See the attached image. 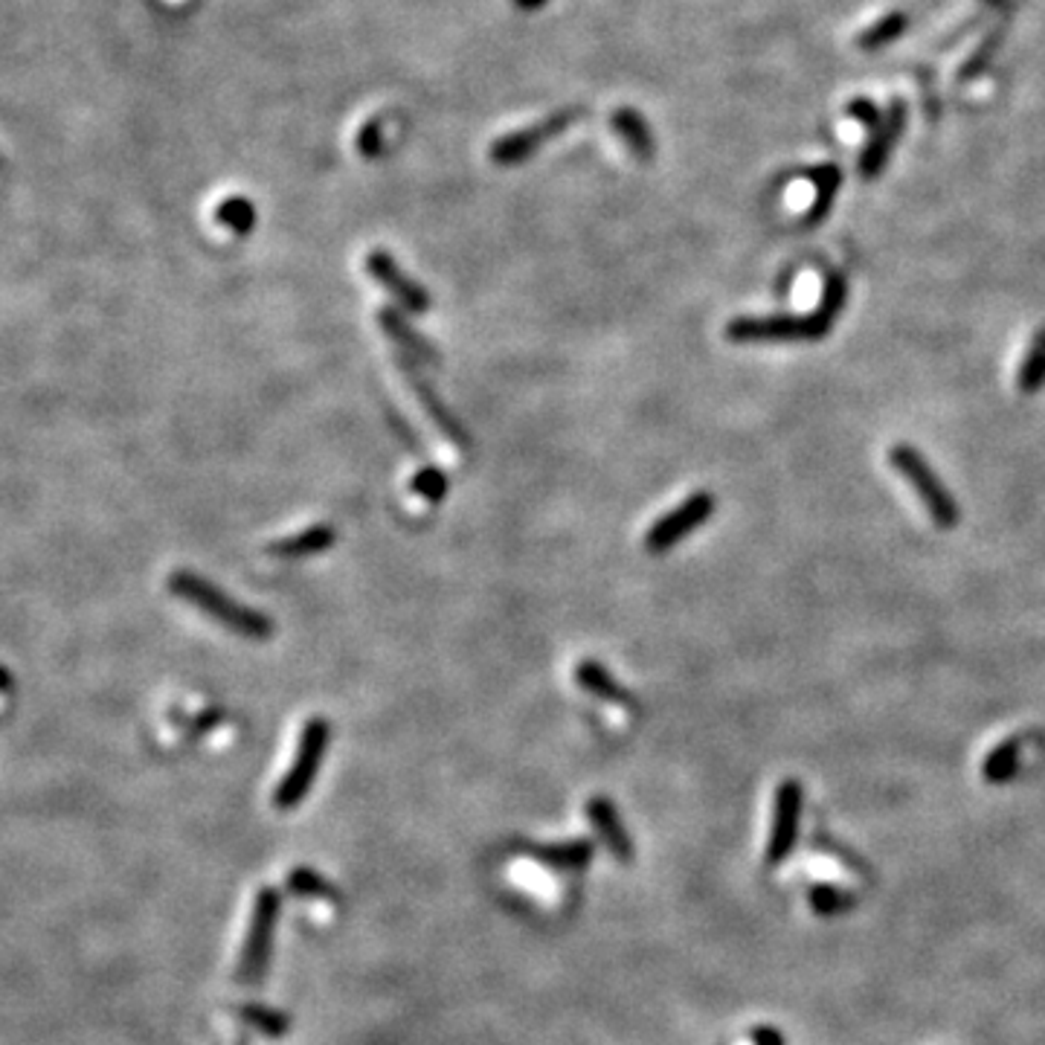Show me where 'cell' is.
Returning a JSON list of instances; mask_svg holds the SVG:
<instances>
[{"label":"cell","instance_id":"cell-33","mask_svg":"<svg viewBox=\"0 0 1045 1045\" xmlns=\"http://www.w3.org/2000/svg\"><path fill=\"white\" fill-rule=\"evenodd\" d=\"M0 169H3V157H0Z\"/></svg>","mask_w":1045,"mask_h":1045},{"label":"cell","instance_id":"cell-27","mask_svg":"<svg viewBox=\"0 0 1045 1045\" xmlns=\"http://www.w3.org/2000/svg\"><path fill=\"white\" fill-rule=\"evenodd\" d=\"M811 903L819 915H834L839 909H846L848 898L839 889H834V886H816V889L811 891Z\"/></svg>","mask_w":1045,"mask_h":1045},{"label":"cell","instance_id":"cell-30","mask_svg":"<svg viewBox=\"0 0 1045 1045\" xmlns=\"http://www.w3.org/2000/svg\"><path fill=\"white\" fill-rule=\"evenodd\" d=\"M514 3H518V9H523V12H537V9H544L549 0H514Z\"/></svg>","mask_w":1045,"mask_h":1045},{"label":"cell","instance_id":"cell-6","mask_svg":"<svg viewBox=\"0 0 1045 1045\" xmlns=\"http://www.w3.org/2000/svg\"><path fill=\"white\" fill-rule=\"evenodd\" d=\"M279 912H282V900L274 886L259 889L256 900H253V915L251 929L244 938L242 959H239V982L242 985H262L265 970L270 964V950H274V933H277Z\"/></svg>","mask_w":1045,"mask_h":1045},{"label":"cell","instance_id":"cell-18","mask_svg":"<svg viewBox=\"0 0 1045 1045\" xmlns=\"http://www.w3.org/2000/svg\"><path fill=\"white\" fill-rule=\"evenodd\" d=\"M532 854L540 863L561 868V872H581L593 860V842L590 839H570V842H558V846H540Z\"/></svg>","mask_w":1045,"mask_h":1045},{"label":"cell","instance_id":"cell-3","mask_svg":"<svg viewBox=\"0 0 1045 1045\" xmlns=\"http://www.w3.org/2000/svg\"><path fill=\"white\" fill-rule=\"evenodd\" d=\"M331 741V726L326 717H312L300 732V743H296L294 761L282 776V781L274 790V807L277 811H294L296 804L305 802V795L312 793L320 764L329 752Z\"/></svg>","mask_w":1045,"mask_h":1045},{"label":"cell","instance_id":"cell-8","mask_svg":"<svg viewBox=\"0 0 1045 1045\" xmlns=\"http://www.w3.org/2000/svg\"><path fill=\"white\" fill-rule=\"evenodd\" d=\"M363 268L401 308L413 314L430 312V294L398 265L396 256H389L387 251H369L363 259Z\"/></svg>","mask_w":1045,"mask_h":1045},{"label":"cell","instance_id":"cell-16","mask_svg":"<svg viewBox=\"0 0 1045 1045\" xmlns=\"http://www.w3.org/2000/svg\"><path fill=\"white\" fill-rule=\"evenodd\" d=\"M338 544V532L329 523H317V526H308L303 532H296V535L285 537V540H277V544L268 546L270 555H277V558H312V555H320L326 549Z\"/></svg>","mask_w":1045,"mask_h":1045},{"label":"cell","instance_id":"cell-11","mask_svg":"<svg viewBox=\"0 0 1045 1045\" xmlns=\"http://www.w3.org/2000/svg\"><path fill=\"white\" fill-rule=\"evenodd\" d=\"M401 372H404V380L410 384V389H413L415 401L424 406L427 418H430V422L436 424V427H439L445 436H448L450 445H457L459 450H465L467 448L465 427L457 422V415L450 413V406L445 404L439 396H436V389H433L430 384L424 380V375L418 372V366L406 361V357H401Z\"/></svg>","mask_w":1045,"mask_h":1045},{"label":"cell","instance_id":"cell-13","mask_svg":"<svg viewBox=\"0 0 1045 1045\" xmlns=\"http://www.w3.org/2000/svg\"><path fill=\"white\" fill-rule=\"evenodd\" d=\"M610 125H613V131L619 134L624 148H628L636 160L651 163V160L657 157V137H654V129H651L648 120L642 117V111L622 105V108H616V111L610 113Z\"/></svg>","mask_w":1045,"mask_h":1045},{"label":"cell","instance_id":"cell-1","mask_svg":"<svg viewBox=\"0 0 1045 1045\" xmlns=\"http://www.w3.org/2000/svg\"><path fill=\"white\" fill-rule=\"evenodd\" d=\"M848 282L834 270L825 279L819 305L811 314H767V317H734L726 326L732 343H795V340L828 338L846 308Z\"/></svg>","mask_w":1045,"mask_h":1045},{"label":"cell","instance_id":"cell-28","mask_svg":"<svg viewBox=\"0 0 1045 1045\" xmlns=\"http://www.w3.org/2000/svg\"><path fill=\"white\" fill-rule=\"evenodd\" d=\"M848 120L860 125V129H874V125L880 122V111H877L874 102H868V99H854V102L848 105Z\"/></svg>","mask_w":1045,"mask_h":1045},{"label":"cell","instance_id":"cell-26","mask_svg":"<svg viewBox=\"0 0 1045 1045\" xmlns=\"http://www.w3.org/2000/svg\"><path fill=\"white\" fill-rule=\"evenodd\" d=\"M357 151H361L363 157H378L380 151H384V120H380V117L369 120L361 129V134H357Z\"/></svg>","mask_w":1045,"mask_h":1045},{"label":"cell","instance_id":"cell-15","mask_svg":"<svg viewBox=\"0 0 1045 1045\" xmlns=\"http://www.w3.org/2000/svg\"><path fill=\"white\" fill-rule=\"evenodd\" d=\"M575 683L605 703H616V706H631L633 703V694L624 692L622 685L616 683V677L610 675V668L602 666L598 659H581L575 666Z\"/></svg>","mask_w":1045,"mask_h":1045},{"label":"cell","instance_id":"cell-17","mask_svg":"<svg viewBox=\"0 0 1045 1045\" xmlns=\"http://www.w3.org/2000/svg\"><path fill=\"white\" fill-rule=\"evenodd\" d=\"M807 181H811L813 186V201H811V207H807V212H804V221H807V224H819L822 218L828 216L834 198H837L839 183H842V172H839L834 163H822L807 172Z\"/></svg>","mask_w":1045,"mask_h":1045},{"label":"cell","instance_id":"cell-9","mask_svg":"<svg viewBox=\"0 0 1045 1045\" xmlns=\"http://www.w3.org/2000/svg\"><path fill=\"white\" fill-rule=\"evenodd\" d=\"M802 822V785L795 778L781 781L776 790V813H773V830H769L767 865H778L795 846Z\"/></svg>","mask_w":1045,"mask_h":1045},{"label":"cell","instance_id":"cell-23","mask_svg":"<svg viewBox=\"0 0 1045 1045\" xmlns=\"http://www.w3.org/2000/svg\"><path fill=\"white\" fill-rule=\"evenodd\" d=\"M909 17L903 12H891V15L880 17V21H874L868 29L856 35V44L863 47V50H880L883 44L895 41L903 29H907Z\"/></svg>","mask_w":1045,"mask_h":1045},{"label":"cell","instance_id":"cell-29","mask_svg":"<svg viewBox=\"0 0 1045 1045\" xmlns=\"http://www.w3.org/2000/svg\"><path fill=\"white\" fill-rule=\"evenodd\" d=\"M752 1043L755 1045H785L781 1034L776 1029H758L752 1034Z\"/></svg>","mask_w":1045,"mask_h":1045},{"label":"cell","instance_id":"cell-19","mask_svg":"<svg viewBox=\"0 0 1045 1045\" xmlns=\"http://www.w3.org/2000/svg\"><path fill=\"white\" fill-rule=\"evenodd\" d=\"M1017 389L1022 396H1037L1040 389H1045V326L1031 338L1029 354L1022 357L1017 372Z\"/></svg>","mask_w":1045,"mask_h":1045},{"label":"cell","instance_id":"cell-21","mask_svg":"<svg viewBox=\"0 0 1045 1045\" xmlns=\"http://www.w3.org/2000/svg\"><path fill=\"white\" fill-rule=\"evenodd\" d=\"M1020 750H1022V743L1017 741V738L999 743V746H996V750L985 758V769H982V773H985V781H991V785H1005V781H1011V778L1020 773Z\"/></svg>","mask_w":1045,"mask_h":1045},{"label":"cell","instance_id":"cell-32","mask_svg":"<svg viewBox=\"0 0 1045 1045\" xmlns=\"http://www.w3.org/2000/svg\"><path fill=\"white\" fill-rule=\"evenodd\" d=\"M991 3H994V7H1005V0H991Z\"/></svg>","mask_w":1045,"mask_h":1045},{"label":"cell","instance_id":"cell-12","mask_svg":"<svg viewBox=\"0 0 1045 1045\" xmlns=\"http://www.w3.org/2000/svg\"><path fill=\"white\" fill-rule=\"evenodd\" d=\"M587 819L593 825L607 851L619 860V863H631L633 860V842L631 834L624 828L622 816L616 811V804L607 795H593L587 802Z\"/></svg>","mask_w":1045,"mask_h":1045},{"label":"cell","instance_id":"cell-24","mask_svg":"<svg viewBox=\"0 0 1045 1045\" xmlns=\"http://www.w3.org/2000/svg\"><path fill=\"white\" fill-rule=\"evenodd\" d=\"M410 491L415 497H422L427 502H439L445 500V494H448V474L441 471V467H422L418 474L413 476V483H410Z\"/></svg>","mask_w":1045,"mask_h":1045},{"label":"cell","instance_id":"cell-20","mask_svg":"<svg viewBox=\"0 0 1045 1045\" xmlns=\"http://www.w3.org/2000/svg\"><path fill=\"white\" fill-rule=\"evenodd\" d=\"M216 221L224 230L235 235H247L256 227L259 216H256V207H253L251 198H244V195H230L216 207Z\"/></svg>","mask_w":1045,"mask_h":1045},{"label":"cell","instance_id":"cell-25","mask_svg":"<svg viewBox=\"0 0 1045 1045\" xmlns=\"http://www.w3.org/2000/svg\"><path fill=\"white\" fill-rule=\"evenodd\" d=\"M288 889L294 895H303V898H331L335 895L331 883L320 877L314 868H294L288 874Z\"/></svg>","mask_w":1045,"mask_h":1045},{"label":"cell","instance_id":"cell-2","mask_svg":"<svg viewBox=\"0 0 1045 1045\" xmlns=\"http://www.w3.org/2000/svg\"><path fill=\"white\" fill-rule=\"evenodd\" d=\"M169 593L195 607L198 613L209 616V619L221 624L224 631L242 636V640L265 642L277 633V624H274V619H270L268 613L253 610V607L242 605L239 598L227 596L224 590L216 587L212 581L201 579L198 572H172V575H169Z\"/></svg>","mask_w":1045,"mask_h":1045},{"label":"cell","instance_id":"cell-5","mask_svg":"<svg viewBox=\"0 0 1045 1045\" xmlns=\"http://www.w3.org/2000/svg\"><path fill=\"white\" fill-rule=\"evenodd\" d=\"M584 120V108L579 105H570V108H561V111H552L544 120L532 122V125H523L518 131H509V134H502L491 143L488 148V155L497 166H520L526 163L528 157H535L546 143H552L561 134L575 125V122Z\"/></svg>","mask_w":1045,"mask_h":1045},{"label":"cell","instance_id":"cell-10","mask_svg":"<svg viewBox=\"0 0 1045 1045\" xmlns=\"http://www.w3.org/2000/svg\"><path fill=\"white\" fill-rule=\"evenodd\" d=\"M903 125H907V105L900 102V99H895V102L889 105V111L883 113L880 122L874 125L872 137H868L863 155H860L856 169H860L863 178H877V174L886 169L891 148H895V143H898Z\"/></svg>","mask_w":1045,"mask_h":1045},{"label":"cell","instance_id":"cell-31","mask_svg":"<svg viewBox=\"0 0 1045 1045\" xmlns=\"http://www.w3.org/2000/svg\"><path fill=\"white\" fill-rule=\"evenodd\" d=\"M9 689H12V675L0 666V692H9Z\"/></svg>","mask_w":1045,"mask_h":1045},{"label":"cell","instance_id":"cell-14","mask_svg":"<svg viewBox=\"0 0 1045 1045\" xmlns=\"http://www.w3.org/2000/svg\"><path fill=\"white\" fill-rule=\"evenodd\" d=\"M378 326L380 331L387 335L392 343H396L401 352H406L413 361L418 363H436L439 361V354L433 349V343L427 338H422L418 331L406 323V317L396 308H380L378 312Z\"/></svg>","mask_w":1045,"mask_h":1045},{"label":"cell","instance_id":"cell-4","mask_svg":"<svg viewBox=\"0 0 1045 1045\" xmlns=\"http://www.w3.org/2000/svg\"><path fill=\"white\" fill-rule=\"evenodd\" d=\"M891 467L898 471L909 485H912V491L918 494V500L924 502L926 514L933 518V523L938 528H956L961 520V509L959 500L952 497L950 488L941 483V476L935 474L933 465L926 462L921 453H918L912 445H895L889 453Z\"/></svg>","mask_w":1045,"mask_h":1045},{"label":"cell","instance_id":"cell-22","mask_svg":"<svg viewBox=\"0 0 1045 1045\" xmlns=\"http://www.w3.org/2000/svg\"><path fill=\"white\" fill-rule=\"evenodd\" d=\"M239 1017L242 1022H247L251 1029H256L265 1037H285L288 1031H291V1020H288V1013L277 1011V1008H268V1005H242L239 1008Z\"/></svg>","mask_w":1045,"mask_h":1045},{"label":"cell","instance_id":"cell-7","mask_svg":"<svg viewBox=\"0 0 1045 1045\" xmlns=\"http://www.w3.org/2000/svg\"><path fill=\"white\" fill-rule=\"evenodd\" d=\"M715 494L708 491H694L689 494L680 506H675L671 511H666L663 518L648 528V535H645V549L651 555H663L668 549H675L685 540V537L697 532L700 526H706L708 518L715 514Z\"/></svg>","mask_w":1045,"mask_h":1045}]
</instances>
